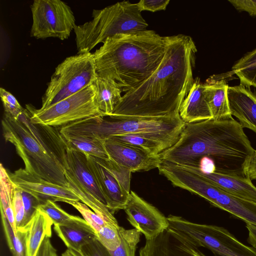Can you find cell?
Returning a JSON list of instances; mask_svg holds the SVG:
<instances>
[{
	"instance_id": "obj_27",
	"label": "cell",
	"mask_w": 256,
	"mask_h": 256,
	"mask_svg": "<svg viewBox=\"0 0 256 256\" xmlns=\"http://www.w3.org/2000/svg\"><path fill=\"white\" fill-rule=\"evenodd\" d=\"M230 72V75L236 74L240 84L256 88V48L248 52L236 61Z\"/></svg>"
},
{
	"instance_id": "obj_21",
	"label": "cell",
	"mask_w": 256,
	"mask_h": 256,
	"mask_svg": "<svg viewBox=\"0 0 256 256\" xmlns=\"http://www.w3.org/2000/svg\"><path fill=\"white\" fill-rule=\"evenodd\" d=\"M52 224L50 218L38 208L28 223L19 228L24 234L26 256H37L44 240L51 237Z\"/></svg>"
},
{
	"instance_id": "obj_20",
	"label": "cell",
	"mask_w": 256,
	"mask_h": 256,
	"mask_svg": "<svg viewBox=\"0 0 256 256\" xmlns=\"http://www.w3.org/2000/svg\"><path fill=\"white\" fill-rule=\"evenodd\" d=\"M185 123H192L212 118L209 106L204 94L203 84L200 78L194 79L192 85L184 100L179 111Z\"/></svg>"
},
{
	"instance_id": "obj_36",
	"label": "cell",
	"mask_w": 256,
	"mask_h": 256,
	"mask_svg": "<svg viewBox=\"0 0 256 256\" xmlns=\"http://www.w3.org/2000/svg\"><path fill=\"white\" fill-rule=\"evenodd\" d=\"M20 191L25 210V225H26L41 203L36 196L31 194L22 190Z\"/></svg>"
},
{
	"instance_id": "obj_9",
	"label": "cell",
	"mask_w": 256,
	"mask_h": 256,
	"mask_svg": "<svg viewBox=\"0 0 256 256\" xmlns=\"http://www.w3.org/2000/svg\"><path fill=\"white\" fill-rule=\"evenodd\" d=\"M64 174L68 187L80 201L110 223H118L107 203L91 168L88 156L67 148L64 163Z\"/></svg>"
},
{
	"instance_id": "obj_42",
	"label": "cell",
	"mask_w": 256,
	"mask_h": 256,
	"mask_svg": "<svg viewBox=\"0 0 256 256\" xmlns=\"http://www.w3.org/2000/svg\"><path fill=\"white\" fill-rule=\"evenodd\" d=\"M246 228L248 232V242L252 246L256 248V226L250 224H246Z\"/></svg>"
},
{
	"instance_id": "obj_30",
	"label": "cell",
	"mask_w": 256,
	"mask_h": 256,
	"mask_svg": "<svg viewBox=\"0 0 256 256\" xmlns=\"http://www.w3.org/2000/svg\"><path fill=\"white\" fill-rule=\"evenodd\" d=\"M120 244L114 250H108L112 256H135L140 232L136 229L126 230L120 227Z\"/></svg>"
},
{
	"instance_id": "obj_13",
	"label": "cell",
	"mask_w": 256,
	"mask_h": 256,
	"mask_svg": "<svg viewBox=\"0 0 256 256\" xmlns=\"http://www.w3.org/2000/svg\"><path fill=\"white\" fill-rule=\"evenodd\" d=\"M124 210L128 222L146 240L156 237L168 227V218L133 191H130Z\"/></svg>"
},
{
	"instance_id": "obj_3",
	"label": "cell",
	"mask_w": 256,
	"mask_h": 256,
	"mask_svg": "<svg viewBox=\"0 0 256 256\" xmlns=\"http://www.w3.org/2000/svg\"><path fill=\"white\" fill-rule=\"evenodd\" d=\"M170 38L146 30L107 38L93 53L98 76L112 80L124 93L133 90L160 64Z\"/></svg>"
},
{
	"instance_id": "obj_6",
	"label": "cell",
	"mask_w": 256,
	"mask_h": 256,
	"mask_svg": "<svg viewBox=\"0 0 256 256\" xmlns=\"http://www.w3.org/2000/svg\"><path fill=\"white\" fill-rule=\"evenodd\" d=\"M4 138L12 144L30 174L50 182L68 187L63 164L50 154L20 118L4 114L2 120Z\"/></svg>"
},
{
	"instance_id": "obj_22",
	"label": "cell",
	"mask_w": 256,
	"mask_h": 256,
	"mask_svg": "<svg viewBox=\"0 0 256 256\" xmlns=\"http://www.w3.org/2000/svg\"><path fill=\"white\" fill-rule=\"evenodd\" d=\"M54 229L68 248L78 252L84 245L96 238L94 230L80 217L66 224L54 225Z\"/></svg>"
},
{
	"instance_id": "obj_38",
	"label": "cell",
	"mask_w": 256,
	"mask_h": 256,
	"mask_svg": "<svg viewBox=\"0 0 256 256\" xmlns=\"http://www.w3.org/2000/svg\"><path fill=\"white\" fill-rule=\"evenodd\" d=\"M170 2V0H140L137 4L141 12L147 10L155 12L165 10Z\"/></svg>"
},
{
	"instance_id": "obj_17",
	"label": "cell",
	"mask_w": 256,
	"mask_h": 256,
	"mask_svg": "<svg viewBox=\"0 0 256 256\" xmlns=\"http://www.w3.org/2000/svg\"><path fill=\"white\" fill-rule=\"evenodd\" d=\"M204 198L246 224L256 226V202L228 194L210 182Z\"/></svg>"
},
{
	"instance_id": "obj_8",
	"label": "cell",
	"mask_w": 256,
	"mask_h": 256,
	"mask_svg": "<svg viewBox=\"0 0 256 256\" xmlns=\"http://www.w3.org/2000/svg\"><path fill=\"white\" fill-rule=\"evenodd\" d=\"M98 74L90 52L68 56L56 68L42 98L45 108L81 90L94 82Z\"/></svg>"
},
{
	"instance_id": "obj_32",
	"label": "cell",
	"mask_w": 256,
	"mask_h": 256,
	"mask_svg": "<svg viewBox=\"0 0 256 256\" xmlns=\"http://www.w3.org/2000/svg\"><path fill=\"white\" fill-rule=\"evenodd\" d=\"M120 227L118 224L108 223L96 234L98 240L108 250H114L120 245Z\"/></svg>"
},
{
	"instance_id": "obj_11",
	"label": "cell",
	"mask_w": 256,
	"mask_h": 256,
	"mask_svg": "<svg viewBox=\"0 0 256 256\" xmlns=\"http://www.w3.org/2000/svg\"><path fill=\"white\" fill-rule=\"evenodd\" d=\"M31 36L37 39H68L76 26L70 7L60 0H34L30 5Z\"/></svg>"
},
{
	"instance_id": "obj_4",
	"label": "cell",
	"mask_w": 256,
	"mask_h": 256,
	"mask_svg": "<svg viewBox=\"0 0 256 256\" xmlns=\"http://www.w3.org/2000/svg\"><path fill=\"white\" fill-rule=\"evenodd\" d=\"M93 116L60 128L62 135H80L105 140L114 135L148 136L170 148L178 140L186 123L180 115L165 116Z\"/></svg>"
},
{
	"instance_id": "obj_5",
	"label": "cell",
	"mask_w": 256,
	"mask_h": 256,
	"mask_svg": "<svg viewBox=\"0 0 256 256\" xmlns=\"http://www.w3.org/2000/svg\"><path fill=\"white\" fill-rule=\"evenodd\" d=\"M92 17L91 20L76 25L74 29L78 53L90 52L109 38L144 30L148 26L137 3L128 0L94 10Z\"/></svg>"
},
{
	"instance_id": "obj_2",
	"label": "cell",
	"mask_w": 256,
	"mask_h": 256,
	"mask_svg": "<svg viewBox=\"0 0 256 256\" xmlns=\"http://www.w3.org/2000/svg\"><path fill=\"white\" fill-rule=\"evenodd\" d=\"M254 150L242 126L232 117L186 123L176 142L160 156L163 161L198 168L200 160L208 158L214 162L215 172L246 177L244 166Z\"/></svg>"
},
{
	"instance_id": "obj_35",
	"label": "cell",
	"mask_w": 256,
	"mask_h": 256,
	"mask_svg": "<svg viewBox=\"0 0 256 256\" xmlns=\"http://www.w3.org/2000/svg\"><path fill=\"white\" fill-rule=\"evenodd\" d=\"M12 206L18 230L25 226V210L20 190L16 186L13 196Z\"/></svg>"
},
{
	"instance_id": "obj_33",
	"label": "cell",
	"mask_w": 256,
	"mask_h": 256,
	"mask_svg": "<svg viewBox=\"0 0 256 256\" xmlns=\"http://www.w3.org/2000/svg\"><path fill=\"white\" fill-rule=\"evenodd\" d=\"M68 204L72 205L80 212L83 218L92 228L96 234L102 228L107 224L110 223L106 222L82 202L74 201L70 202Z\"/></svg>"
},
{
	"instance_id": "obj_15",
	"label": "cell",
	"mask_w": 256,
	"mask_h": 256,
	"mask_svg": "<svg viewBox=\"0 0 256 256\" xmlns=\"http://www.w3.org/2000/svg\"><path fill=\"white\" fill-rule=\"evenodd\" d=\"M104 146L110 159L132 172L158 168L162 160L160 154H151L139 148L106 139Z\"/></svg>"
},
{
	"instance_id": "obj_18",
	"label": "cell",
	"mask_w": 256,
	"mask_h": 256,
	"mask_svg": "<svg viewBox=\"0 0 256 256\" xmlns=\"http://www.w3.org/2000/svg\"><path fill=\"white\" fill-rule=\"evenodd\" d=\"M228 98L231 115L238 119L242 128L256 133V94L240 84L228 86Z\"/></svg>"
},
{
	"instance_id": "obj_7",
	"label": "cell",
	"mask_w": 256,
	"mask_h": 256,
	"mask_svg": "<svg viewBox=\"0 0 256 256\" xmlns=\"http://www.w3.org/2000/svg\"><path fill=\"white\" fill-rule=\"evenodd\" d=\"M167 218L168 231L186 238L199 248L208 249L214 256H256V248L244 244L224 228L193 222L179 216Z\"/></svg>"
},
{
	"instance_id": "obj_10",
	"label": "cell",
	"mask_w": 256,
	"mask_h": 256,
	"mask_svg": "<svg viewBox=\"0 0 256 256\" xmlns=\"http://www.w3.org/2000/svg\"><path fill=\"white\" fill-rule=\"evenodd\" d=\"M96 90L93 84L45 108L26 106L32 123L62 128L93 116L104 117L96 102Z\"/></svg>"
},
{
	"instance_id": "obj_14",
	"label": "cell",
	"mask_w": 256,
	"mask_h": 256,
	"mask_svg": "<svg viewBox=\"0 0 256 256\" xmlns=\"http://www.w3.org/2000/svg\"><path fill=\"white\" fill-rule=\"evenodd\" d=\"M13 183L20 189L36 196L41 204L48 200L67 204L80 201L79 198L69 188L56 184L35 176L24 168H20L9 173Z\"/></svg>"
},
{
	"instance_id": "obj_44",
	"label": "cell",
	"mask_w": 256,
	"mask_h": 256,
	"mask_svg": "<svg viewBox=\"0 0 256 256\" xmlns=\"http://www.w3.org/2000/svg\"><path fill=\"white\" fill-rule=\"evenodd\" d=\"M50 256H58L56 250L54 248L52 250Z\"/></svg>"
},
{
	"instance_id": "obj_34",
	"label": "cell",
	"mask_w": 256,
	"mask_h": 256,
	"mask_svg": "<svg viewBox=\"0 0 256 256\" xmlns=\"http://www.w3.org/2000/svg\"><path fill=\"white\" fill-rule=\"evenodd\" d=\"M0 96L4 108V114L15 119L18 118L24 109L16 98L2 88H0Z\"/></svg>"
},
{
	"instance_id": "obj_28",
	"label": "cell",
	"mask_w": 256,
	"mask_h": 256,
	"mask_svg": "<svg viewBox=\"0 0 256 256\" xmlns=\"http://www.w3.org/2000/svg\"><path fill=\"white\" fill-rule=\"evenodd\" d=\"M0 170V212L5 214L14 230L16 232L17 228L12 206L13 196L16 186L11 180L9 172L2 164Z\"/></svg>"
},
{
	"instance_id": "obj_37",
	"label": "cell",
	"mask_w": 256,
	"mask_h": 256,
	"mask_svg": "<svg viewBox=\"0 0 256 256\" xmlns=\"http://www.w3.org/2000/svg\"><path fill=\"white\" fill-rule=\"evenodd\" d=\"M79 252L82 256H112L97 238L84 245Z\"/></svg>"
},
{
	"instance_id": "obj_16",
	"label": "cell",
	"mask_w": 256,
	"mask_h": 256,
	"mask_svg": "<svg viewBox=\"0 0 256 256\" xmlns=\"http://www.w3.org/2000/svg\"><path fill=\"white\" fill-rule=\"evenodd\" d=\"M138 256H207L186 238L168 230L146 240Z\"/></svg>"
},
{
	"instance_id": "obj_19",
	"label": "cell",
	"mask_w": 256,
	"mask_h": 256,
	"mask_svg": "<svg viewBox=\"0 0 256 256\" xmlns=\"http://www.w3.org/2000/svg\"><path fill=\"white\" fill-rule=\"evenodd\" d=\"M182 167L202 176L228 194L256 202V187L247 177L233 176L215 172H204L198 168Z\"/></svg>"
},
{
	"instance_id": "obj_26",
	"label": "cell",
	"mask_w": 256,
	"mask_h": 256,
	"mask_svg": "<svg viewBox=\"0 0 256 256\" xmlns=\"http://www.w3.org/2000/svg\"><path fill=\"white\" fill-rule=\"evenodd\" d=\"M108 139L130 145L153 155H158L170 148L152 136L138 134H124L110 136Z\"/></svg>"
},
{
	"instance_id": "obj_43",
	"label": "cell",
	"mask_w": 256,
	"mask_h": 256,
	"mask_svg": "<svg viewBox=\"0 0 256 256\" xmlns=\"http://www.w3.org/2000/svg\"><path fill=\"white\" fill-rule=\"evenodd\" d=\"M62 256H82V254L77 251L68 248L64 252Z\"/></svg>"
},
{
	"instance_id": "obj_25",
	"label": "cell",
	"mask_w": 256,
	"mask_h": 256,
	"mask_svg": "<svg viewBox=\"0 0 256 256\" xmlns=\"http://www.w3.org/2000/svg\"><path fill=\"white\" fill-rule=\"evenodd\" d=\"M62 136L68 148L88 156L104 160L110 159L104 146V140L80 135Z\"/></svg>"
},
{
	"instance_id": "obj_12",
	"label": "cell",
	"mask_w": 256,
	"mask_h": 256,
	"mask_svg": "<svg viewBox=\"0 0 256 256\" xmlns=\"http://www.w3.org/2000/svg\"><path fill=\"white\" fill-rule=\"evenodd\" d=\"M88 157L106 198L108 208L112 214L124 210L130 192L132 172L110 159L104 160L90 156Z\"/></svg>"
},
{
	"instance_id": "obj_1",
	"label": "cell",
	"mask_w": 256,
	"mask_h": 256,
	"mask_svg": "<svg viewBox=\"0 0 256 256\" xmlns=\"http://www.w3.org/2000/svg\"><path fill=\"white\" fill-rule=\"evenodd\" d=\"M196 52L190 36H170L156 70L134 88L124 93L108 117L180 115V107L194 81Z\"/></svg>"
},
{
	"instance_id": "obj_40",
	"label": "cell",
	"mask_w": 256,
	"mask_h": 256,
	"mask_svg": "<svg viewBox=\"0 0 256 256\" xmlns=\"http://www.w3.org/2000/svg\"><path fill=\"white\" fill-rule=\"evenodd\" d=\"M244 172L251 180H256V150L248 158L244 166Z\"/></svg>"
},
{
	"instance_id": "obj_29",
	"label": "cell",
	"mask_w": 256,
	"mask_h": 256,
	"mask_svg": "<svg viewBox=\"0 0 256 256\" xmlns=\"http://www.w3.org/2000/svg\"><path fill=\"white\" fill-rule=\"evenodd\" d=\"M2 222L8 243L13 256H26L24 234L22 230L18 229L16 232L5 214L1 212Z\"/></svg>"
},
{
	"instance_id": "obj_24",
	"label": "cell",
	"mask_w": 256,
	"mask_h": 256,
	"mask_svg": "<svg viewBox=\"0 0 256 256\" xmlns=\"http://www.w3.org/2000/svg\"><path fill=\"white\" fill-rule=\"evenodd\" d=\"M94 84L96 105L104 117L109 116L120 102L122 92L116 82L109 78L98 76Z\"/></svg>"
},
{
	"instance_id": "obj_23",
	"label": "cell",
	"mask_w": 256,
	"mask_h": 256,
	"mask_svg": "<svg viewBox=\"0 0 256 256\" xmlns=\"http://www.w3.org/2000/svg\"><path fill=\"white\" fill-rule=\"evenodd\" d=\"M228 86L224 79H216L214 76L210 77L203 84L204 94L213 119L220 120L232 117L228 98Z\"/></svg>"
},
{
	"instance_id": "obj_41",
	"label": "cell",
	"mask_w": 256,
	"mask_h": 256,
	"mask_svg": "<svg viewBox=\"0 0 256 256\" xmlns=\"http://www.w3.org/2000/svg\"><path fill=\"white\" fill-rule=\"evenodd\" d=\"M54 248L50 238L46 237L42 243L36 256H50Z\"/></svg>"
},
{
	"instance_id": "obj_31",
	"label": "cell",
	"mask_w": 256,
	"mask_h": 256,
	"mask_svg": "<svg viewBox=\"0 0 256 256\" xmlns=\"http://www.w3.org/2000/svg\"><path fill=\"white\" fill-rule=\"evenodd\" d=\"M51 219L54 225L66 224L78 219L80 216L71 215L60 208L55 202L48 200L38 208Z\"/></svg>"
},
{
	"instance_id": "obj_39",
	"label": "cell",
	"mask_w": 256,
	"mask_h": 256,
	"mask_svg": "<svg viewBox=\"0 0 256 256\" xmlns=\"http://www.w3.org/2000/svg\"><path fill=\"white\" fill-rule=\"evenodd\" d=\"M238 10L244 11L251 16H256V0H228Z\"/></svg>"
}]
</instances>
